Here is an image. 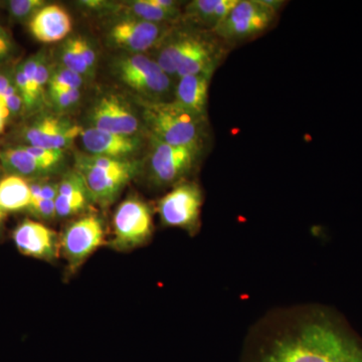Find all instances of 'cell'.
Returning a JSON list of instances; mask_svg holds the SVG:
<instances>
[{"label":"cell","mask_w":362,"mask_h":362,"mask_svg":"<svg viewBox=\"0 0 362 362\" xmlns=\"http://www.w3.org/2000/svg\"><path fill=\"white\" fill-rule=\"evenodd\" d=\"M103 223L95 214H88L66 226L59 237V251L71 274L76 273L86 261L105 244Z\"/></svg>","instance_id":"9"},{"label":"cell","mask_w":362,"mask_h":362,"mask_svg":"<svg viewBox=\"0 0 362 362\" xmlns=\"http://www.w3.org/2000/svg\"><path fill=\"white\" fill-rule=\"evenodd\" d=\"M47 93H49V101L54 105V108L61 111L71 109L80 102L82 97L80 89L52 90Z\"/></svg>","instance_id":"26"},{"label":"cell","mask_w":362,"mask_h":362,"mask_svg":"<svg viewBox=\"0 0 362 362\" xmlns=\"http://www.w3.org/2000/svg\"><path fill=\"white\" fill-rule=\"evenodd\" d=\"M9 120H11V114L7 109L6 101L0 98V134H2L6 130Z\"/></svg>","instance_id":"34"},{"label":"cell","mask_w":362,"mask_h":362,"mask_svg":"<svg viewBox=\"0 0 362 362\" xmlns=\"http://www.w3.org/2000/svg\"><path fill=\"white\" fill-rule=\"evenodd\" d=\"M28 213L40 220L49 221L56 218V202L49 199H42L28 209Z\"/></svg>","instance_id":"31"},{"label":"cell","mask_w":362,"mask_h":362,"mask_svg":"<svg viewBox=\"0 0 362 362\" xmlns=\"http://www.w3.org/2000/svg\"><path fill=\"white\" fill-rule=\"evenodd\" d=\"M51 75V66L47 63V59H45L44 54L39 66H37V75H35V87H37V95H39L40 102L44 99L45 92H47V86H49Z\"/></svg>","instance_id":"30"},{"label":"cell","mask_w":362,"mask_h":362,"mask_svg":"<svg viewBox=\"0 0 362 362\" xmlns=\"http://www.w3.org/2000/svg\"><path fill=\"white\" fill-rule=\"evenodd\" d=\"M45 6L42 0H9L6 2L7 13L14 23L30 21Z\"/></svg>","instance_id":"24"},{"label":"cell","mask_w":362,"mask_h":362,"mask_svg":"<svg viewBox=\"0 0 362 362\" xmlns=\"http://www.w3.org/2000/svg\"><path fill=\"white\" fill-rule=\"evenodd\" d=\"M78 47H80L81 54H82L83 59H84L86 65L90 71H94L95 66L97 63V54L95 49H93L92 45L86 40L85 37H77Z\"/></svg>","instance_id":"32"},{"label":"cell","mask_w":362,"mask_h":362,"mask_svg":"<svg viewBox=\"0 0 362 362\" xmlns=\"http://www.w3.org/2000/svg\"><path fill=\"white\" fill-rule=\"evenodd\" d=\"M90 128L115 134L139 135L141 119L120 94L104 93L95 100L88 114Z\"/></svg>","instance_id":"10"},{"label":"cell","mask_w":362,"mask_h":362,"mask_svg":"<svg viewBox=\"0 0 362 362\" xmlns=\"http://www.w3.org/2000/svg\"><path fill=\"white\" fill-rule=\"evenodd\" d=\"M16 54V45L6 28L0 26V66L8 65Z\"/></svg>","instance_id":"29"},{"label":"cell","mask_w":362,"mask_h":362,"mask_svg":"<svg viewBox=\"0 0 362 362\" xmlns=\"http://www.w3.org/2000/svg\"><path fill=\"white\" fill-rule=\"evenodd\" d=\"M211 77L206 75L185 76L175 86L173 101L187 110L207 117V102Z\"/></svg>","instance_id":"19"},{"label":"cell","mask_w":362,"mask_h":362,"mask_svg":"<svg viewBox=\"0 0 362 362\" xmlns=\"http://www.w3.org/2000/svg\"><path fill=\"white\" fill-rule=\"evenodd\" d=\"M30 204V181L11 175L0 178V207L6 213L28 211Z\"/></svg>","instance_id":"21"},{"label":"cell","mask_w":362,"mask_h":362,"mask_svg":"<svg viewBox=\"0 0 362 362\" xmlns=\"http://www.w3.org/2000/svg\"><path fill=\"white\" fill-rule=\"evenodd\" d=\"M81 138L86 151L89 152L90 156L124 160H133L132 157L139 153L143 144L139 135L115 134L90 127L83 129Z\"/></svg>","instance_id":"15"},{"label":"cell","mask_w":362,"mask_h":362,"mask_svg":"<svg viewBox=\"0 0 362 362\" xmlns=\"http://www.w3.org/2000/svg\"><path fill=\"white\" fill-rule=\"evenodd\" d=\"M59 194V182L42 180L40 183V199L56 201Z\"/></svg>","instance_id":"33"},{"label":"cell","mask_w":362,"mask_h":362,"mask_svg":"<svg viewBox=\"0 0 362 362\" xmlns=\"http://www.w3.org/2000/svg\"><path fill=\"white\" fill-rule=\"evenodd\" d=\"M62 63L65 68L75 71L78 75L88 76L90 73L78 47L77 37H71L63 45L62 49Z\"/></svg>","instance_id":"23"},{"label":"cell","mask_w":362,"mask_h":362,"mask_svg":"<svg viewBox=\"0 0 362 362\" xmlns=\"http://www.w3.org/2000/svg\"><path fill=\"white\" fill-rule=\"evenodd\" d=\"M112 73L125 87L147 102L173 101L175 86L156 59L143 54H125L112 61Z\"/></svg>","instance_id":"5"},{"label":"cell","mask_w":362,"mask_h":362,"mask_svg":"<svg viewBox=\"0 0 362 362\" xmlns=\"http://www.w3.org/2000/svg\"><path fill=\"white\" fill-rule=\"evenodd\" d=\"M261 2L265 4L266 6H268L272 11H275V13H278L282 8L283 4H284V2L280 1V0H261Z\"/></svg>","instance_id":"35"},{"label":"cell","mask_w":362,"mask_h":362,"mask_svg":"<svg viewBox=\"0 0 362 362\" xmlns=\"http://www.w3.org/2000/svg\"><path fill=\"white\" fill-rule=\"evenodd\" d=\"M243 362H362V340L337 319L318 313L255 342Z\"/></svg>","instance_id":"1"},{"label":"cell","mask_w":362,"mask_h":362,"mask_svg":"<svg viewBox=\"0 0 362 362\" xmlns=\"http://www.w3.org/2000/svg\"><path fill=\"white\" fill-rule=\"evenodd\" d=\"M202 194L194 182L176 185L157 204L162 223L194 233L199 226Z\"/></svg>","instance_id":"11"},{"label":"cell","mask_w":362,"mask_h":362,"mask_svg":"<svg viewBox=\"0 0 362 362\" xmlns=\"http://www.w3.org/2000/svg\"><path fill=\"white\" fill-rule=\"evenodd\" d=\"M119 13L122 14V16L165 25H177L178 21L182 18L181 14L169 13L160 7L154 6L150 0L128 2L119 7Z\"/></svg>","instance_id":"22"},{"label":"cell","mask_w":362,"mask_h":362,"mask_svg":"<svg viewBox=\"0 0 362 362\" xmlns=\"http://www.w3.org/2000/svg\"><path fill=\"white\" fill-rule=\"evenodd\" d=\"M153 220L148 204L139 197H130L117 207L113 218L111 247L127 252L141 247L151 238Z\"/></svg>","instance_id":"8"},{"label":"cell","mask_w":362,"mask_h":362,"mask_svg":"<svg viewBox=\"0 0 362 362\" xmlns=\"http://www.w3.org/2000/svg\"><path fill=\"white\" fill-rule=\"evenodd\" d=\"M6 211L0 207V235L2 233V228H4V218H6Z\"/></svg>","instance_id":"36"},{"label":"cell","mask_w":362,"mask_h":362,"mask_svg":"<svg viewBox=\"0 0 362 362\" xmlns=\"http://www.w3.org/2000/svg\"><path fill=\"white\" fill-rule=\"evenodd\" d=\"M82 131L80 126L61 117L39 116L21 130V145L64 151L81 135Z\"/></svg>","instance_id":"13"},{"label":"cell","mask_w":362,"mask_h":362,"mask_svg":"<svg viewBox=\"0 0 362 362\" xmlns=\"http://www.w3.org/2000/svg\"><path fill=\"white\" fill-rule=\"evenodd\" d=\"M83 84H84L83 76L63 66L56 71H52L51 78H49V86H47L49 87L47 92L81 89Z\"/></svg>","instance_id":"25"},{"label":"cell","mask_w":362,"mask_h":362,"mask_svg":"<svg viewBox=\"0 0 362 362\" xmlns=\"http://www.w3.org/2000/svg\"><path fill=\"white\" fill-rule=\"evenodd\" d=\"M175 25L121 16L108 28L107 40L127 54H140L158 47Z\"/></svg>","instance_id":"12"},{"label":"cell","mask_w":362,"mask_h":362,"mask_svg":"<svg viewBox=\"0 0 362 362\" xmlns=\"http://www.w3.org/2000/svg\"><path fill=\"white\" fill-rule=\"evenodd\" d=\"M228 47L213 32L175 25L157 47L154 59L173 81L192 75L211 78L225 59Z\"/></svg>","instance_id":"2"},{"label":"cell","mask_w":362,"mask_h":362,"mask_svg":"<svg viewBox=\"0 0 362 362\" xmlns=\"http://www.w3.org/2000/svg\"><path fill=\"white\" fill-rule=\"evenodd\" d=\"M148 175L153 185L159 187L178 185L197 165L202 148L175 146L149 136Z\"/></svg>","instance_id":"7"},{"label":"cell","mask_w":362,"mask_h":362,"mask_svg":"<svg viewBox=\"0 0 362 362\" xmlns=\"http://www.w3.org/2000/svg\"><path fill=\"white\" fill-rule=\"evenodd\" d=\"M14 246L21 255L52 262L59 254V237L40 221L25 218L13 232Z\"/></svg>","instance_id":"14"},{"label":"cell","mask_w":362,"mask_h":362,"mask_svg":"<svg viewBox=\"0 0 362 362\" xmlns=\"http://www.w3.org/2000/svg\"><path fill=\"white\" fill-rule=\"evenodd\" d=\"M0 166L6 175L21 176L28 181L47 180L57 171L35 158L23 145L0 150Z\"/></svg>","instance_id":"17"},{"label":"cell","mask_w":362,"mask_h":362,"mask_svg":"<svg viewBox=\"0 0 362 362\" xmlns=\"http://www.w3.org/2000/svg\"><path fill=\"white\" fill-rule=\"evenodd\" d=\"M23 146L35 158L44 162L45 164L51 166L56 170H58L59 166L62 165V162L65 158V154L61 150L40 148V147L28 146V145H23Z\"/></svg>","instance_id":"27"},{"label":"cell","mask_w":362,"mask_h":362,"mask_svg":"<svg viewBox=\"0 0 362 362\" xmlns=\"http://www.w3.org/2000/svg\"><path fill=\"white\" fill-rule=\"evenodd\" d=\"M239 0H194L185 7V18L201 30L213 32Z\"/></svg>","instance_id":"20"},{"label":"cell","mask_w":362,"mask_h":362,"mask_svg":"<svg viewBox=\"0 0 362 362\" xmlns=\"http://www.w3.org/2000/svg\"><path fill=\"white\" fill-rule=\"evenodd\" d=\"M14 68L0 66V98L6 101L14 95L20 94L14 82Z\"/></svg>","instance_id":"28"},{"label":"cell","mask_w":362,"mask_h":362,"mask_svg":"<svg viewBox=\"0 0 362 362\" xmlns=\"http://www.w3.org/2000/svg\"><path fill=\"white\" fill-rule=\"evenodd\" d=\"M149 136L175 146L204 149L207 117L199 115L175 101L147 102L137 99Z\"/></svg>","instance_id":"3"},{"label":"cell","mask_w":362,"mask_h":362,"mask_svg":"<svg viewBox=\"0 0 362 362\" xmlns=\"http://www.w3.org/2000/svg\"><path fill=\"white\" fill-rule=\"evenodd\" d=\"M2 173H4V170H2L1 166H0V178L2 177Z\"/></svg>","instance_id":"37"},{"label":"cell","mask_w":362,"mask_h":362,"mask_svg":"<svg viewBox=\"0 0 362 362\" xmlns=\"http://www.w3.org/2000/svg\"><path fill=\"white\" fill-rule=\"evenodd\" d=\"M139 162L136 160L78 156L75 170L82 176L90 202L101 207H108L139 173Z\"/></svg>","instance_id":"4"},{"label":"cell","mask_w":362,"mask_h":362,"mask_svg":"<svg viewBox=\"0 0 362 362\" xmlns=\"http://www.w3.org/2000/svg\"><path fill=\"white\" fill-rule=\"evenodd\" d=\"M30 30L35 40L44 44L59 42L71 30L70 14L63 7L45 6L30 21Z\"/></svg>","instance_id":"16"},{"label":"cell","mask_w":362,"mask_h":362,"mask_svg":"<svg viewBox=\"0 0 362 362\" xmlns=\"http://www.w3.org/2000/svg\"><path fill=\"white\" fill-rule=\"evenodd\" d=\"M276 20L277 13L261 0H239L213 33L226 45L240 44L265 33Z\"/></svg>","instance_id":"6"},{"label":"cell","mask_w":362,"mask_h":362,"mask_svg":"<svg viewBox=\"0 0 362 362\" xmlns=\"http://www.w3.org/2000/svg\"><path fill=\"white\" fill-rule=\"evenodd\" d=\"M90 201L87 187L80 173L76 170L66 173L59 182L56 201L57 216L70 218L84 211Z\"/></svg>","instance_id":"18"}]
</instances>
